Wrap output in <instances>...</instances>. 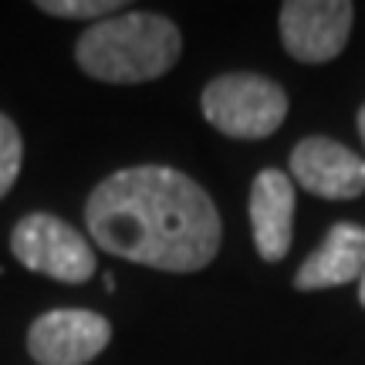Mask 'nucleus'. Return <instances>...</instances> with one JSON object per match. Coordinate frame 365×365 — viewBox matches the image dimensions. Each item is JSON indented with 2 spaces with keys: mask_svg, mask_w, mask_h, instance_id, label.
Wrapping results in <instances>:
<instances>
[{
  "mask_svg": "<svg viewBox=\"0 0 365 365\" xmlns=\"http://www.w3.org/2000/svg\"><path fill=\"white\" fill-rule=\"evenodd\" d=\"M250 230L264 261L277 264L294 234V182L281 170H261L250 186Z\"/></svg>",
  "mask_w": 365,
  "mask_h": 365,
  "instance_id": "6e6552de",
  "label": "nucleus"
},
{
  "mask_svg": "<svg viewBox=\"0 0 365 365\" xmlns=\"http://www.w3.org/2000/svg\"><path fill=\"white\" fill-rule=\"evenodd\" d=\"M182 51V34L170 17L153 11H122L85 31L75 44V61L95 81L139 85L163 78Z\"/></svg>",
  "mask_w": 365,
  "mask_h": 365,
  "instance_id": "f03ea898",
  "label": "nucleus"
},
{
  "mask_svg": "<svg viewBox=\"0 0 365 365\" xmlns=\"http://www.w3.org/2000/svg\"><path fill=\"white\" fill-rule=\"evenodd\" d=\"M359 135H362V143H365V105L359 108Z\"/></svg>",
  "mask_w": 365,
  "mask_h": 365,
  "instance_id": "f8f14e48",
  "label": "nucleus"
},
{
  "mask_svg": "<svg viewBox=\"0 0 365 365\" xmlns=\"http://www.w3.org/2000/svg\"><path fill=\"white\" fill-rule=\"evenodd\" d=\"M365 274V227L359 223H335L328 230L325 244L312 250V257L294 274L298 291H322L341 287L349 281H362Z\"/></svg>",
  "mask_w": 365,
  "mask_h": 365,
  "instance_id": "1a4fd4ad",
  "label": "nucleus"
},
{
  "mask_svg": "<svg viewBox=\"0 0 365 365\" xmlns=\"http://www.w3.org/2000/svg\"><path fill=\"white\" fill-rule=\"evenodd\" d=\"M355 7L349 0H287L281 4V41L294 61L322 65L345 51Z\"/></svg>",
  "mask_w": 365,
  "mask_h": 365,
  "instance_id": "423d86ee",
  "label": "nucleus"
},
{
  "mask_svg": "<svg viewBox=\"0 0 365 365\" xmlns=\"http://www.w3.org/2000/svg\"><path fill=\"white\" fill-rule=\"evenodd\" d=\"M85 227L112 257L170 274L203 271L223 240L213 196L170 166H129L105 176L85 203Z\"/></svg>",
  "mask_w": 365,
  "mask_h": 365,
  "instance_id": "f257e3e1",
  "label": "nucleus"
},
{
  "mask_svg": "<svg viewBox=\"0 0 365 365\" xmlns=\"http://www.w3.org/2000/svg\"><path fill=\"white\" fill-rule=\"evenodd\" d=\"M291 176L325 200H355L365 193V159L325 135L301 139L291 149Z\"/></svg>",
  "mask_w": 365,
  "mask_h": 365,
  "instance_id": "0eeeda50",
  "label": "nucleus"
},
{
  "mask_svg": "<svg viewBox=\"0 0 365 365\" xmlns=\"http://www.w3.org/2000/svg\"><path fill=\"white\" fill-rule=\"evenodd\" d=\"M108 318L88 308H54L27 328V352L38 365H88L108 349Z\"/></svg>",
  "mask_w": 365,
  "mask_h": 365,
  "instance_id": "39448f33",
  "label": "nucleus"
},
{
  "mask_svg": "<svg viewBox=\"0 0 365 365\" xmlns=\"http://www.w3.org/2000/svg\"><path fill=\"white\" fill-rule=\"evenodd\" d=\"M359 301L365 304V274H362V284H359Z\"/></svg>",
  "mask_w": 365,
  "mask_h": 365,
  "instance_id": "ddd939ff",
  "label": "nucleus"
},
{
  "mask_svg": "<svg viewBox=\"0 0 365 365\" xmlns=\"http://www.w3.org/2000/svg\"><path fill=\"white\" fill-rule=\"evenodd\" d=\"M21 163H24V143L21 132L11 118L0 112V200L11 193V186L21 176Z\"/></svg>",
  "mask_w": 365,
  "mask_h": 365,
  "instance_id": "9b49d317",
  "label": "nucleus"
},
{
  "mask_svg": "<svg viewBox=\"0 0 365 365\" xmlns=\"http://www.w3.org/2000/svg\"><path fill=\"white\" fill-rule=\"evenodd\" d=\"M203 118L230 139H267L287 118V95L267 75L227 71L210 81L203 95Z\"/></svg>",
  "mask_w": 365,
  "mask_h": 365,
  "instance_id": "7ed1b4c3",
  "label": "nucleus"
},
{
  "mask_svg": "<svg viewBox=\"0 0 365 365\" xmlns=\"http://www.w3.org/2000/svg\"><path fill=\"white\" fill-rule=\"evenodd\" d=\"M38 11L51 14V17H68V21H91V17L105 21L129 7L122 0H38Z\"/></svg>",
  "mask_w": 365,
  "mask_h": 365,
  "instance_id": "9d476101",
  "label": "nucleus"
},
{
  "mask_svg": "<svg viewBox=\"0 0 365 365\" xmlns=\"http://www.w3.org/2000/svg\"><path fill=\"white\" fill-rule=\"evenodd\" d=\"M11 254L27 271L61 284H85L95 274V250L88 237L54 213H27L11 234Z\"/></svg>",
  "mask_w": 365,
  "mask_h": 365,
  "instance_id": "20e7f679",
  "label": "nucleus"
}]
</instances>
